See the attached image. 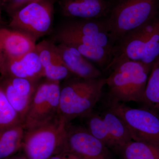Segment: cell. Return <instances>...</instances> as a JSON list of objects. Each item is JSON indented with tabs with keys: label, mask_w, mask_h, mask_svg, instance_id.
<instances>
[{
	"label": "cell",
	"mask_w": 159,
	"mask_h": 159,
	"mask_svg": "<svg viewBox=\"0 0 159 159\" xmlns=\"http://www.w3.org/2000/svg\"><path fill=\"white\" fill-rule=\"evenodd\" d=\"M106 78L86 80L71 77L61 85L59 113L67 123L91 112L101 98Z\"/></svg>",
	"instance_id": "6da1fadb"
},
{
	"label": "cell",
	"mask_w": 159,
	"mask_h": 159,
	"mask_svg": "<svg viewBox=\"0 0 159 159\" xmlns=\"http://www.w3.org/2000/svg\"><path fill=\"white\" fill-rule=\"evenodd\" d=\"M151 70L143 63L130 60L121 61L113 66L106 78L113 100L142 102Z\"/></svg>",
	"instance_id": "7a4b0ae2"
},
{
	"label": "cell",
	"mask_w": 159,
	"mask_h": 159,
	"mask_svg": "<svg viewBox=\"0 0 159 159\" xmlns=\"http://www.w3.org/2000/svg\"><path fill=\"white\" fill-rule=\"evenodd\" d=\"M159 11V0H118L115 2L106 18L114 45L126 34L158 16Z\"/></svg>",
	"instance_id": "3957f363"
},
{
	"label": "cell",
	"mask_w": 159,
	"mask_h": 159,
	"mask_svg": "<svg viewBox=\"0 0 159 159\" xmlns=\"http://www.w3.org/2000/svg\"><path fill=\"white\" fill-rule=\"evenodd\" d=\"M68 123L59 115L26 130L22 149L27 159H49L61 152Z\"/></svg>",
	"instance_id": "277c9868"
},
{
	"label": "cell",
	"mask_w": 159,
	"mask_h": 159,
	"mask_svg": "<svg viewBox=\"0 0 159 159\" xmlns=\"http://www.w3.org/2000/svg\"><path fill=\"white\" fill-rule=\"evenodd\" d=\"M54 0L30 4L10 17L7 27L29 34L37 40L53 31Z\"/></svg>",
	"instance_id": "5b68a950"
},
{
	"label": "cell",
	"mask_w": 159,
	"mask_h": 159,
	"mask_svg": "<svg viewBox=\"0 0 159 159\" xmlns=\"http://www.w3.org/2000/svg\"><path fill=\"white\" fill-rule=\"evenodd\" d=\"M110 109L125 122L133 140L148 142L159 146V114L148 108H135L112 100Z\"/></svg>",
	"instance_id": "8992f818"
},
{
	"label": "cell",
	"mask_w": 159,
	"mask_h": 159,
	"mask_svg": "<svg viewBox=\"0 0 159 159\" xmlns=\"http://www.w3.org/2000/svg\"><path fill=\"white\" fill-rule=\"evenodd\" d=\"M60 81L45 77L39 83L26 115V130L51 121L59 113Z\"/></svg>",
	"instance_id": "52a82bcc"
},
{
	"label": "cell",
	"mask_w": 159,
	"mask_h": 159,
	"mask_svg": "<svg viewBox=\"0 0 159 159\" xmlns=\"http://www.w3.org/2000/svg\"><path fill=\"white\" fill-rule=\"evenodd\" d=\"M107 146L93 136L85 127L67 125L61 152L77 159H111Z\"/></svg>",
	"instance_id": "ba28073f"
},
{
	"label": "cell",
	"mask_w": 159,
	"mask_h": 159,
	"mask_svg": "<svg viewBox=\"0 0 159 159\" xmlns=\"http://www.w3.org/2000/svg\"><path fill=\"white\" fill-rule=\"evenodd\" d=\"M41 80L36 81L25 78L1 77L0 90L17 111L23 123Z\"/></svg>",
	"instance_id": "9c48e42d"
},
{
	"label": "cell",
	"mask_w": 159,
	"mask_h": 159,
	"mask_svg": "<svg viewBox=\"0 0 159 159\" xmlns=\"http://www.w3.org/2000/svg\"><path fill=\"white\" fill-rule=\"evenodd\" d=\"M56 29L90 38L112 55L114 43L109 31L106 18L84 20L70 19Z\"/></svg>",
	"instance_id": "30bf717a"
},
{
	"label": "cell",
	"mask_w": 159,
	"mask_h": 159,
	"mask_svg": "<svg viewBox=\"0 0 159 159\" xmlns=\"http://www.w3.org/2000/svg\"><path fill=\"white\" fill-rule=\"evenodd\" d=\"M115 2L111 0H59L61 14L70 19L106 18Z\"/></svg>",
	"instance_id": "8fae6325"
},
{
	"label": "cell",
	"mask_w": 159,
	"mask_h": 159,
	"mask_svg": "<svg viewBox=\"0 0 159 159\" xmlns=\"http://www.w3.org/2000/svg\"><path fill=\"white\" fill-rule=\"evenodd\" d=\"M36 40L24 32L1 27L0 29V63L21 58L36 48Z\"/></svg>",
	"instance_id": "7c38bea8"
},
{
	"label": "cell",
	"mask_w": 159,
	"mask_h": 159,
	"mask_svg": "<svg viewBox=\"0 0 159 159\" xmlns=\"http://www.w3.org/2000/svg\"><path fill=\"white\" fill-rule=\"evenodd\" d=\"M1 77L41 80L45 77L39 55L34 49L20 59L0 63Z\"/></svg>",
	"instance_id": "4fadbf2b"
},
{
	"label": "cell",
	"mask_w": 159,
	"mask_h": 159,
	"mask_svg": "<svg viewBox=\"0 0 159 159\" xmlns=\"http://www.w3.org/2000/svg\"><path fill=\"white\" fill-rule=\"evenodd\" d=\"M36 50L46 78L60 81L72 77L73 74L64 62L55 43L50 39L43 40L36 45Z\"/></svg>",
	"instance_id": "5bb4252c"
},
{
	"label": "cell",
	"mask_w": 159,
	"mask_h": 159,
	"mask_svg": "<svg viewBox=\"0 0 159 159\" xmlns=\"http://www.w3.org/2000/svg\"><path fill=\"white\" fill-rule=\"evenodd\" d=\"M57 49L69 70L75 77L86 80L102 77V73L77 49L63 43H57Z\"/></svg>",
	"instance_id": "9a60e30c"
},
{
	"label": "cell",
	"mask_w": 159,
	"mask_h": 159,
	"mask_svg": "<svg viewBox=\"0 0 159 159\" xmlns=\"http://www.w3.org/2000/svg\"><path fill=\"white\" fill-rule=\"evenodd\" d=\"M26 129L20 124L0 132V159H8L22 148Z\"/></svg>",
	"instance_id": "2e32d148"
},
{
	"label": "cell",
	"mask_w": 159,
	"mask_h": 159,
	"mask_svg": "<svg viewBox=\"0 0 159 159\" xmlns=\"http://www.w3.org/2000/svg\"><path fill=\"white\" fill-rule=\"evenodd\" d=\"M108 127L115 147L121 148L132 141V136L128 126L119 115L109 108L102 116Z\"/></svg>",
	"instance_id": "e0dca14e"
},
{
	"label": "cell",
	"mask_w": 159,
	"mask_h": 159,
	"mask_svg": "<svg viewBox=\"0 0 159 159\" xmlns=\"http://www.w3.org/2000/svg\"><path fill=\"white\" fill-rule=\"evenodd\" d=\"M121 149L125 159H159V146L148 142L132 140Z\"/></svg>",
	"instance_id": "ac0fdd59"
},
{
	"label": "cell",
	"mask_w": 159,
	"mask_h": 159,
	"mask_svg": "<svg viewBox=\"0 0 159 159\" xmlns=\"http://www.w3.org/2000/svg\"><path fill=\"white\" fill-rule=\"evenodd\" d=\"M151 71L142 102L159 114V58Z\"/></svg>",
	"instance_id": "d6986e66"
},
{
	"label": "cell",
	"mask_w": 159,
	"mask_h": 159,
	"mask_svg": "<svg viewBox=\"0 0 159 159\" xmlns=\"http://www.w3.org/2000/svg\"><path fill=\"white\" fill-rule=\"evenodd\" d=\"M86 119L88 130L107 147H115L108 127L102 116L91 112L84 117Z\"/></svg>",
	"instance_id": "ffe728a7"
},
{
	"label": "cell",
	"mask_w": 159,
	"mask_h": 159,
	"mask_svg": "<svg viewBox=\"0 0 159 159\" xmlns=\"http://www.w3.org/2000/svg\"><path fill=\"white\" fill-rule=\"evenodd\" d=\"M23 124L19 115L0 90V132Z\"/></svg>",
	"instance_id": "44dd1931"
},
{
	"label": "cell",
	"mask_w": 159,
	"mask_h": 159,
	"mask_svg": "<svg viewBox=\"0 0 159 159\" xmlns=\"http://www.w3.org/2000/svg\"><path fill=\"white\" fill-rule=\"evenodd\" d=\"M41 0H5L1 3V6L9 16L32 3Z\"/></svg>",
	"instance_id": "7402d4cb"
},
{
	"label": "cell",
	"mask_w": 159,
	"mask_h": 159,
	"mask_svg": "<svg viewBox=\"0 0 159 159\" xmlns=\"http://www.w3.org/2000/svg\"><path fill=\"white\" fill-rule=\"evenodd\" d=\"M49 159H77L71 154L67 152H61L51 157Z\"/></svg>",
	"instance_id": "603a6c76"
},
{
	"label": "cell",
	"mask_w": 159,
	"mask_h": 159,
	"mask_svg": "<svg viewBox=\"0 0 159 159\" xmlns=\"http://www.w3.org/2000/svg\"><path fill=\"white\" fill-rule=\"evenodd\" d=\"M15 159H27L25 155L23 156H19L14 157Z\"/></svg>",
	"instance_id": "cb8c5ba5"
},
{
	"label": "cell",
	"mask_w": 159,
	"mask_h": 159,
	"mask_svg": "<svg viewBox=\"0 0 159 159\" xmlns=\"http://www.w3.org/2000/svg\"><path fill=\"white\" fill-rule=\"evenodd\" d=\"M1 1V3H2L3 2H4L5 0H0Z\"/></svg>",
	"instance_id": "d4e9b609"
},
{
	"label": "cell",
	"mask_w": 159,
	"mask_h": 159,
	"mask_svg": "<svg viewBox=\"0 0 159 159\" xmlns=\"http://www.w3.org/2000/svg\"><path fill=\"white\" fill-rule=\"evenodd\" d=\"M8 159H15V158L14 157L10 158H9Z\"/></svg>",
	"instance_id": "484cf974"
}]
</instances>
